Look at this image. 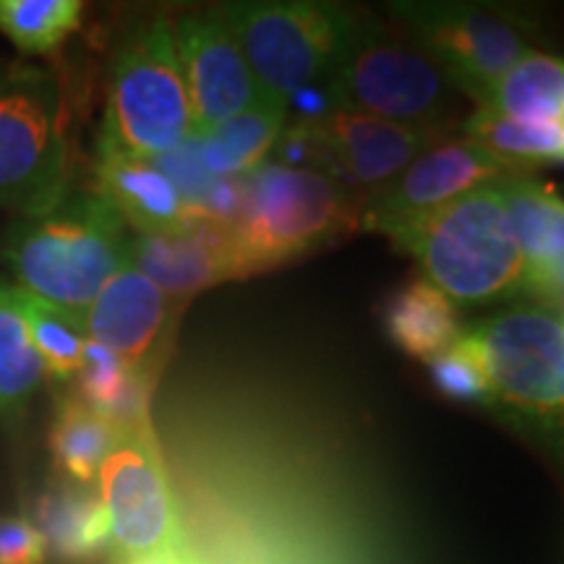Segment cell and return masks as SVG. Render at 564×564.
I'll use <instances>...</instances> for the list:
<instances>
[{"mask_svg": "<svg viewBox=\"0 0 564 564\" xmlns=\"http://www.w3.org/2000/svg\"><path fill=\"white\" fill-rule=\"evenodd\" d=\"M3 262L21 291L76 316L131 262L126 223L97 192H79L42 215L19 217L3 236Z\"/></svg>", "mask_w": 564, "mask_h": 564, "instance_id": "1", "label": "cell"}, {"mask_svg": "<svg viewBox=\"0 0 564 564\" xmlns=\"http://www.w3.org/2000/svg\"><path fill=\"white\" fill-rule=\"evenodd\" d=\"M426 280L460 306L502 301L525 291L528 264L507 217L499 181L457 196L387 232Z\"/></svg>", "mask_w": 564, "mask_h": 564, "instance_id": "2", "label": "cell"}, {"mask_svg": "<svg viewBox=\"0 0 564 564\" xmlns=\"http://www.w3.org/2000/svg\"><path fill=\"white\" fill-rule=\"evenodd\" d=\"M361 223L348 188L314 171L262 162L246 173L241 220L230 228L232 280L272 270L337 241Z\"/></svg>", "mask_w": 564, "mask_h": 564, "instance_id": "3", "label": "cell"}, {"mask_svg": "<svg viewBox=\"0 0 564 564\" xmlns=\"http://www.w3.org/2000/svg\"><path fill=\"white\" fill-rule=\"evenodd\" d=\"M68 97L55 70L0 66V209L42 215L68 196Z\"/></svg>", "mask_w": 564, "mask_h": 564, "instance_id": "4", "label": "cell"}, {"mask_svg": "<svg viewBox=\"0 0 564 564\" xmlns=\"http://www.w3.org/2000/svg\"><path fill=\"white\" fill-rule=\"evenodd\" d=\"M192 133V102L173 26L167 19H154L131 32L118 47L100 144L131 158L152 160Z\"/></svg>", "mask_w": 564, "mask_h": 564, "instance_id": "5", "label": "cell"}, {"mask_svg": "<svg viewBox=\"0 0 564 564\" xmlns=\"http://www.w3.org/2000/svg\"><path fill=\"white\" fill-rule=\"evenodd\" d=\"M327 84L335 108L444 133L460 91L423 51L356 21Z\"/></svg>", "mask_w": 564, "mask_h": 564, "instance_id": "6", "label": "cell"}, {"mask_svg": "<svg viewBox=\"0 0 564 564\" xmlns=\"http://www.w3.org/2000/svg\"><path fill=\"white\" fill-rule=\"evenodd\" d=\"M223 17L270 102L324 84L348 45L356 17L324 3H232Z\"/></svg>", "mask_w": 564, "mask_h": 564, "instance_id": "7", "label": "cell"}, {"mask_svg": "<svg viewBox=\"0 0 564 564\" xmlns=\"http://www.w3.org/2000/svg\"><path fill=\"white\" fill-rule=\"evenodd\" d=\"M468 340L481 358L491 403L539 421H564V312L512 306L478 324Z\"/></svg>", "mask_w": 564, "mask_h": 564, "instance_id": "8", "label": "cell"}, {"mask_svg": "<svg viewBox=\"0 0 564 564\" xmlns=\"http://www.w3.org/2000/svg\"><path fill=\"white\" fill-rule=\"evenodd\" d=\"M392 9L421 51L449 76L460 95L474 97L478 108L494 84L528 55L523 34L502 11L465 3H398Z\"/></svg>", "mask_w": 564, "mask_h": 564, "instance_id": "9", "label": "cell"}, {"mask_svg": "<svg viewBox=\"0 0 564 564\" xmlns=\"http://www.w3.org/2000/svg\"><path fill=\"white\" fill-rule=\"evenodd\" d=\"M97 476L102 505L110 514L116 556H144L186 546L150 423L118 432Z\"/></svg>", "mask_w": 564, "mask_h": 564, "instance_id": "10", "label": "cell"}, {"mask_svg": "<svg viewBox=\"0 0 564 564\" xmlns=\"http://www.w3.org/2000/svg\"><path fill=\"white\" fill-rule=\"evenodd\" d=\"M299 123L308 150L306 171L327 175L340 186H384L444 139L440 131L413 129L340 108L322 121Z\"/></svg>", "mask_w": 564, "mask_h": 564, "instance_id": "11", "label": "cell"}, {"mask_svg": "<svg viewBox=\"0 0 564 564\" xmlns=\"http://www.w3.org/2000/svg\"><path fill=\"white\" fill-rule=\"evenodd\" d=\"M175 51L192 102L194 133L270 102L253 79L220 9L183 13L173 26Z\"/></svg>", "mask_w": 564, "mask_h": 564, "instance_id": "12", "label": "cell"}, {"mask_svg": "<svg viewBox=\"0 0 564 564\" xmlns=\"http://www.w3.org/2000/svg\"><path fill=\"white\" fill-rule=\"evenodd\" d=\"M510 173V167L476 141L442 139L413 160L398 178L371 194L361 212V223L371 230L390 232Z\"/></svg>", "mask_w": 564, "mask_h": 564, "instance_id": "13", "label": "cell"}, {"mask_svg": "<svg viewBox=\"0 0 564 564\" xmlns=\"http://www.w3.org/2000/svg\"><path fill=\"white\" fill-rule=\"evenodd\" d=\"M171 308L167 295L131 262L123 264L91 301L84 327L91 343L102 345L131 369L154 379L158 350L165 343Z\"/></svg>", "mask_w": 564, "mask_h": 564, "instance_id": "14", "label": "cell"}, {"mask_svg": "<svg viewBox=\"0 0 564 564\" xmlns=\"http://www.w3.org/2000/svg\"><path fill=\"white\" fill-rule=\"evenodd\" d=\"M131 264L173 299H192L204 288L232 280L230 228L196 215L175 230L139 232L131 241Z\"/></svg>", "mask_w": 564, "mask_h": 564, "instance_id": "15", "label": "cell"}, {"mask_svg": "<svg viewBox=\"0 0 564 564\" xmlns=\"http://www.w3.org/2000/svg\"><path fill=\"white\" fill-rule=\"evenodd\" d=\"M95 192L139 232L175 230L199 212L188 209L171 181L150 160L97 144Z\"/></svg>", "mask_w": 564, "mask_h": 564, "instance_id": "16", "label": "cell"}, {"mask_svg": "<svg viewBox=\"0 0 564 564\" xmlns=\"http://www.w3.org/2000/svg\"><path fill=\"white\" fill-rule=\"evenodd\" d=\"M34 528L47 554L63 562H91L110 549L112 528L102 497L89 486L58 478L37 494L32 507Z\"/></svg>", "mask_w": 564, "mask_h": 564, "instance_id": "17", "label": "cell"}, {"mask_svg": "<svg viewBox=\"0 0 564 564\" xmlns=\"http://www.w3.org/2000/svg\"><path fill=\"white\" fill-rule=\"evenodd\" d=\"M384 329L408 356L432 364L460 340L453 301L429 280H411L384 303Z\"/></svg>", "mask_w": 564, "mask_h": 564, "instance_id": "18", "label": "cell"}, {"mask_svg": "<svg viewBox=\"0 0 564 564\" xmlns=\"http://www.w3.org/2000/svg\"><path fill=\"white\" fill-rule=\"evenodd\" d=\"M499 188L528 274L560 264L564 259V202L528 173L505 175Z\"/></svg>", "mask_w": 564, "mask_h": 564, "instance_id": "19", "label": "cell"}, {"mask_svg": "<svg viewBox=\"0 0 564 564\" xmlns=\"http://www.w3.org/2000/svg\"><path fill=\"white\" fill-rule=\"evenodd\" d=\"M76 379H79L76 394L97 415L112 423L116 432L150 423V392L154 379L131 369L102 345L87 343Z\"/></svg>", "mask_w": 564, "mask_h": 564, "instance_id": "20", "label": "cell"}, {"mask_svg": "<svg viewBox=\"0 0 564 564\" xmlns=\"http://www.w3.org/2000/svg\"><path fill=\"white\" fill-rule=\"evenodd\" d=\"M285 110L288 105L282 102H262L215 129L196 133L207 171L215 178H228V175H246L262 165L264 154L278 144Z\"/></svg>", "mask_w": 564, "mask_h": 564, "instance_id": "21", "label": "cell"}, {"mask_svg": "<svg viewBox=\"0 0 564 564\" xmlns=\"http://www.w3.org/2000/svg\"><path fill=\"white\" fill-rule=\"evenodd\" d=\"M481 108L512 121L564 123V61L528 53L494 84Z\"/></svg>", "mask_w": 564, "mask_h": 564, "instance_id": "22", "label": "cell"}, {"mask_svg": "<svg viewBox=\"0 0 564 564\" xmlns=\"http://www.w3.org/2000/svg\"><path fill=\"white\" fill-rule=\"evenodd\" d=\"M116 440V426L91 411L76 392H66L55 403L51 453L55 470L63 478L89 486L100 474Z\"/></svg>", "mask_w": 564, "mask_h": 564, "instance_id": "23", "label": "cell"}, {"mask_svg": "<svg viewBox=\"0 0 564 564\" xmlns=\"http://www.w3.org/2000/svg\"><path fill=\"white\" fill-rule=\"evenodd\" d=\"M42 379L45 361L26 324L24 291L0 280V415L24 411Z\"/></svg>", "mask_w": 564, "mask_h": 564, "instance_id": "24", "label": "cell"}, {"mask_svg": "<svg viewBox=\"0 0 564 564\" xmlns=\"http://www.w3.org/2000/svg\"><path fill=\"white\" fill-rule=\"evenodd\" d=\"M465 139L491 152L512 173L535 162H564V123L512 121L489 108H478L463 121Z\"/></svg>", "mask_w": 564, "mask_h": 564, "instance_id": "25", "label": "cell"}, {"mask_svg": "<svg viewBox=\"0 0 564 564\" xmlns=\"http://www.w3.org/2000/svg\"><path fill=\"white\" fill-rule=\"evenodd\" d=\"M79 0H0V32L21 53L51 55L79 30Z\"/></svg>", "mask_w": 564, "mask_h": 564, "instance_id": "26", "label": "cell"}, {"mask_svg": "<svg viewBox=\"0 0 564 564\" xmlns=\"http://www.w3.org/2000/svg\"><path fill=\"white\" fill-rule=\"evenodd\" d=\"M24 314L34 348L45 361V371L51 373L55 382H70L82 369L84 348L89 337L84 327V316H76L53 303L34 299L32 293L24 291Z\"/></svg>", "mask_w": 564, "mask_h": 564, "instance_id": "27", "label": "cell"}, {"mask_svg": "<svg viewBox=\"0 0 564 564\" xmlns=\"http://www.w3.org/2000/svg\"><path fill=\"white\" fill-rule=\"evenodd\" d=\"M432 379L447 398L460 400V403H491V390L486 382L481 358H478L468 335H463L453 348L434 358Z\"/></svg>", "mask_w": 564, "mask_h": 564, "instance_id": "28", "label": "cell"}, {"mask_svg": "<svg viewBox=\"0 0 564 564\" xmlns=\"http://www.w3.org/2000/svg\"><path fill=\"white\" fill-rule=\"evenodd\" d=\"M150 162L158 167L162 175H165L167 181L173 183L183 204H186L188 209L199 212L204 199H207L212 183H215L217 178L207 171V165H204L196 133L183 139L178 147H173V150L152 158Z\"/></svg>", "mask_w": 564, "mask_h": 564, "instance_id": "29", "label": "cell"}, {"mask_svg": "<svg viewBox=\"0 0 564 564\" xmlns=\"http://www.w3.org/2000/svg\"><path fill=\"white\" fill-rule=\"evenodd\" d=\"M47 544L24 514H0V564H45Z\"/></svg>", "mask_w": 564, "mask_h": 564, "instance_id": "30", "label": "cell"}, {"mask_svg": "<svg viewBox=\"0 0 564 564\" xmlns=\"http://www.w3.org/2000/svg\"><path fill=\"white\" fill-rule=\"evenodd\" d=\"M246 202V175H228V178H217L212 183L207 199L199 207V215L207 220L232 228L241 220Z\"/></svg>", "mask_w": 564, "mask_h": 564, "instance_id": "31", "label": "cell"}, {"mask_svg": "<svg viewBox=\"0 0 564 564\" xmlns=\"http://www.w3.org/2000/svg\"><path fill=\"white\" fill-rule=\"evenodd\" d=\"M116 564H199V560L188 552V546L173 549V552L144 554V556H116Z\"/></svg>", "mask_w": 564, "mask_h": 564, "instance_id": "32", "label": "cell"}]
</instances>
